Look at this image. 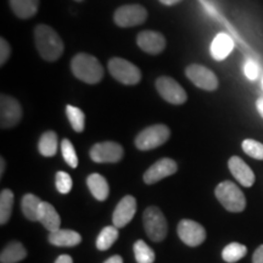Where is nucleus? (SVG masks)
Returning a JSON list of instances; mask_svg holds the SVG:
<instances>
[{"label": "nucleus", "mask_w": 263, "mask_h": 263, "mask_svg": "<svg viewBox=\"0 0 263 263\" xmlns=\"http://www.w3.org/2000/svg\"><path fill=\"white\" fill-rule=\"evenodd\" d=\"M34 42L39 55L47 61L59 60L64 52V42L50 26L38 25L34 29Z\"/></svg>", "instance_id": "nucleus-1"}, {"label": "nucleus", "mask_w": 263, "mask_h": 263, "mask_svg": "<svg viewBox=\"0 0 263 263\" xmlns=\"http://www.w3.org/2000/svg\"><path fill=\"white\" fill-rule=\"evenodd\" d=\"M10 55H11V47L4 38L0 39V64L5 65V62L9 60Z\"/></svg>", "instance_id": "nucleus-34"}, {"label": "nucleus", "mask_w": 263, "mask_h": 263, "mask_svg": "<svg viewBox=\"0 0 263 263\" xmlns=\"http://www.w3.org/2000/svg\"><path fill=\"white\" fill-rule=\"evenodd\" d=\"M186 77L196 85L197 88L203 90H216L218 88V78L210 68L202 65H190L185 70Z\"/></svg>", "instance_id": "nucleus-9"}, {"label": "nucleus", "mask_w": 263, "mask_h": 263, "mask_svg": "<svg viewBox=\"0 0 263 263\" xmlns=\"http://www.w3.org/2000/svg\"><path fill=\"white\" fill-rule=\"evenodd\" d=\"M216 197L222 206L229 212H241L246 207V199L244 193L236 184L230 180L219 183L215 190Z\"/></svg>", "instance_id": "nucleus-3"}, {"label": "nucleus", "mask_w": 263, "mask_h": 263, "mask_svg": "<svg viewBox=\"0 0 263 263\" xmlns=\"http://www.w3.org/2000/svg\"><path fill=\"white\" fill-rule=\"evenodd\" d=\"M134 256L138 263H154L155 261V254L154 250L150 248L143 240H138L134 244Z\"/></svg>", "instance_id": "nucleus-29"}, {"label": "nucleus", "mask_w": 263, "mask_h": 263, "mask_svg": "<svg viewBox=\"0 0 263 263\" xmlns=\"http://www.w3.org/2000/svg\"><path fill=\"white\" fill-rule=\"evenodd\" d=\"M123 147L115 141H103L90 149V159L98 163H115L122 160Z\"/></svg>", "instance_id": "nucleus-10"}, {"label": "nucleus", "mask_w": 263, "mask_h": 263, "mask_svg": "<svg viewBox=\"0 0 263 263\" xmlns=\"http://www.w3.org/2000/svg\"><path fill=\"white\" fill-rule=\"evenodd\" d=\"M43 201L38 196L33 194H26L22 197V212L25 217L29 221H39V213H41V207Z\"/></svg>", "instance_id": "nucleus-23"}, {"label": "nucleus", "mask_w": 263, "mask_h": 263, "mask_svg": "<svg viewBox=\"0 0 263 263\" xmlns=\"http://www.w3.org/2000/svg\"><path fill=\"white\" fill-rule=\"evenodd\" d=\"M55 184H57V189L61 194H68L72 189V179L70 174L66 172H58L57 178H55Z\"/></svg>", "instance_id": "nucleus-32"}, {"label": "nucleus", "mask_w": 263, "mask_h": 263, "mask_svg": "<svg viewBox=\"0 0 263 263\" xmlns=\"http://www.w3.org/2000/svg\"><path fill=\"white\" fill-rule=\"evenodd\" d=\"M71 71L80 81L88 84H97L103 80L104 68L93 55L81 52L71 61Z\"/></svg>", "instance_id": "nucleus-2"}, {"label": "nucleus", "mask_w": 263, "mask_h": 263, "mask_svg": "<svg viewBox=\"0 0 263 263\" xmlns=\"http://www.w3.org/2000/svg\"><path fill=\"white\" fill-rule=\"evenodd\" d=\"M171 137L170 128L164 124H154L141 130L136 138V146L139 150L146 151L156 149L166 143Z\"/></svg>", "instance_id": "nucleus-5"}, {"label": "nucleus", "mask_w": 263, "mask_h": 263, "mask_svg": "<svg viewBox=\"0 0 263 263\" xmlns=\"http://www.w3.org/2000/svg\"><path fill=\"white\" fill-rule=\"evenodd\" d=\"M144 228H145L146 235L149 236L150 240L159 242L167 236L168 233V224H167L166 218L163 213L156 206L147 207L144 211L143 216Z\"/></svg>", "instance_id": "nucleus-4"}, {"label": "nucleus", "mask_w": 263, "mask_h": 263, "mask_svg": "<svg viewBox=\"0 0 263 263\" xmlns=\"http://www.w3.org/2000/svg\"><path fill=\"white\" fill-rule=\"evenodd\" d=\"M104 263H123V259H122V257H121V256L115 255V256H112V257L106 259V261H105Z\"/></svg>", "instance_id": "nucleus-37"}, {"label": "nucleus", "mask_w": 263, "mask_h": 263, "mask_svg": "<svg viewBox=\"0 0 263 263\" xmlns=\"http://www.w3.org/2000/svg\"><path fill=\"white\" fill-rule=\"evenodd\" d=\"M228 167L234 178L241 185L250 188L255 183V173L249 167V164L239 156H232L228 161Z\"/></svg>", "instance_id": "nucleus-16"}, {"label": "nucleus", "mask_w": 263, "mask_h": 263, "mask_svg": "<svg viewBox=\"0 0 263 263\" xmlns=\"http://www.w3.org/2000/svg\"><path fill=\"white\" fill-rule=\"evenodd\" d=\"M82 236L80 233L70 229H59L49 234V242L60 248H73L81 244Z\"/></svg>", "instance_id": "nucleus-18"}, {"label": "nucleus", "mask_w": 263, "mask_h": 263, "mask_svg": "<svg viewBox=\"0 0 263 263\" xmlns=\"http://www.w3.org/2000/svg\"><path fill=\"white\" fill-rule=\"evenodd\" d=\"M39 153L45 157H51L57 154L58 151V136L55 132L49 130L45 132L41 137L38 143Z\"/></svg>", "instance_id": "nucleus-24"}, {"label": "nucleus", "mask_w": 263, "mask_h": 263, "mask_svg": "<svg viewBox=\"0 0 263 263\" xmlns=\"http://www.w3.org/2000/svg\"><path fill=\"white\" fill-rule=\"evenodd\" d=\"M76 2H82V0H76Z\"/></svg>", "instance_id": "nucleus-41"}, {"label": "nucleus", "mask_w": 263, "mask_h": 263, "mask_svg": "<svg viewBox=\"0 0 263 263\" xmlns=\"http://www.w3.org/2000/svg\"><path fill=\"white\" fill-rule=\"evenodd\" d=\"M0 163H2V166H0V176H3L4 174V170H5V161L4 159H0Z\"/></svg>", "instance_id": "nucleus-40"}, {"label": "nucleus", "mask_w": 263, "mask_h": 263, "mask_svg": "<svg viewBox=\"0 0 263 263\" xmlns=\"http://www.w3.org/2000/svg\"><path fill=\"white\" fill-rule=\"evenodd\" d=\"M108 71L115 80L126 85L138 84L141 80V72L136 65L126 59L112 58L108 61Z\"/></svg>", "instance_id": "nucleus-6"}, {"label": "nucleus", "mask_w": 263, "mask_h": 263, "mask_svg": "<svg viewBox=\"0 0 263 263\" xmlns=\"http://www.w3.org/2000/svg\"><path fill=\"white\" fill-rule=\"evenodd\" d=\"M118 238V230L115 226L105 227L97 239V248L101 251L108 250Z\"/></svg>", "instance_id": "nucleus-27"}, {"label": "nucleus", "mask_w": 263, "mask_h": 263, "mask_svg": "<svg viewBox=\"0 0 263 263\" xmlns=\"http://www.w3.org/2000/svg\"><path fill=\"white\" fill-rule=\"evenodd\" d=\"M137 44L141 50L151 55H157L166 48V39L155 31H143L138 34Z\"/></svg>", "instance_id": "nucleus-15"}, {"label": "nucleus", "mask_w": 263, "mask_h": 263, "mask_svg": "<svg viewBox=\"0 0 263 263\" xmlns=\"http://www.w3.org/2000/svg\"><path fill=\"white\" fill-rule=\"evenodd\" d=\"M262 85H263V81H262Z\"/></svg>", "instance_id": "nucleus-42"}, {"label": "nucleus", "mask_w": 263, "mask_h": 263, "mask_svg": "<svg viewBox=\"0 0 263 263\" xmlns=\"http://www.w3.org/2000/svg\"><path fill=\"white\" fill-rule=\"evenodd\" d=\"M137 212V201L132 195H126L118 202L112 215V222L116 228H123L134 218Z\"/></svg>", "instance_id": "nucleus-14"}, {"label": "nucleus", "mask_w": 263, "mask_h": 263, "mask_svg": "<svg viewBox=\"0 0 263 263\" xmlns=\"http://www.w3.org/2000/svg\"><path fill=\"white\" fill-rule=\"evenodd\" d=\"M55 263H73V261H72L71 256L61 255V256H59L57 261H55Z\"/></svg>", "instance_id": "nucleus-36"}, {"label": "nucleus", "mask_w": 263, "mask_h": 263, "mask_svg": "<svg viewBox=\"0 0 263 263\" xmlns=\"http://www.w3.org/2000/svg\"><path fill=\"white\" fill-rule=\"evenodd\" d=\"M14 206V194L11 190L4 189L0 194V224L4 226L9 221Z\"/></svg>", "instance_id": "nucleus-25"}, {"label": "nucleus", "mask_w": 263, "mask_h": 263, "mask_svg": "<svg viewBox=\"0 0 263 263\" xmlns=\"http://www.w3.org/2000/svg\"><path fill=\"white\" fill-rule=\"evenodd\" d=\"M39 222L44 226L45 229L52 233L55 230L60 229L61 219L60 216L55 207L49 202H43L41 207V213H39Z\"/></svg>", "instance_id": "nucleus-19"}, {"label": "nucleus", "mask_w": 263, "mask_h": 263, "mask_svg": "<svg viewBox=\"0 0 263 263\" xmlns=\"http://www.w3.org/2000/svg\"><path fill=\"white\" fill-rule=\"evenodd\" d=\"M244 72H245V76L249 78V80L255 81L256 78L258 77V72H259L257 62L251 60V59L246 60L245 66H244Z\"/></svg>", "instance_id": "nucleus-33"}, {"label": "nucleus", "mask_w": 263, "mask_h": 263, "mask_svg": "<svg viewBox=\"0 0 263 263\" xmlns=\"http://www.w3.org/2000/svg\"><path fill=\"white\" fill-rule=\"evenodd\" d=\"M178 236L184 244L195 248L205 241L206 230L200 223L192 219H183L178 224Z\"/></svg>", "instance_id": "nucleus-12"}, {"label": "nucleus", "mask_w": 263, "mask_h": 263, "mask_svg": "<svg viewBox=\"0 0 263 263\" xmlns=\"http://www.w3.org/2000/svg\"><path fill=\"white\" fill-rule=\"evenodd\" d=\"M22 118V107L15 98L2 95L0 98V126L2 128H12Z\"/></svg>", "instance_id": "nucleus-11"}, {"label": "nucleus", "mask_w": 263, "mask_h": 263, "mask_svg": "<svg viewBox=\"0 0 263 263\" xmlns=\"http://www.w3.org/2000/svg\"><path fill=\"white\" fill-rule=\"evenodd\" d=\"M246 155L256 160H263V144L254 139H245L241 144Z\"/></svg>", "instance_id": "nucleus-30"}, {"label": "nucleus", "mask_w": 263, "mask_h": 263, "mask_svg": "<svg viewBox=\"0 0 263 263\" xmlns=\"http://www.w3.org/2000/svg\"><path fill=\"white\" fill-rule=\"evenodd\" d=\"M177 170H178V166L176 161L164 157L149 167V170L144 173V182L151 185V184L160 182L161 179L172 176L177 172Z\"/></svg>", "instance_id": "nucleus-13"}, {"label": "nucleus", "mask_w": 263, "mask_h": 263, "mask_svg": "<svg viewBox=\"0 0 263 263\" xmlns=\"http://www.w3.org/2000/svg\"><path fill=\"white\" fill-rule=\"evenodd\" d=\"M234 49V42L232 37L227 33H218L211 43V51L212 58L217 61H222L228 57L230 52Z\"/></svg>", "instance_id": "nucleus-17"}, {"label": "nucleus", "mask_w": 263, "mask_h": 263, "mask_svg": "<svg viewBox=\"0 0 263 263\" xmlns=\"http://www.w3.org/2000/svg\"><path fill=\"white\" fill-rule=\"evenodd\" d=\"M66 115H67L68 121H70L71 126L77 133L84 130L85 128V115L81 108L72 106V105H67L66 107Z\"/></svg>", "instance_id": "nucleus-28"}, {"label": "nucleus", "mask_w": 263, "mask_h": 263, "mask_svg": "<svg viewBox=\"0 0 263 263\" xmlns=\"http://www.w3.org/2000/svg\"><path fill=\"white\" fill-rule=\"evenodd\" d=\"M160 2L162 3V4H164V5H168V6H171V5H176V4H178V3L182 2V0H160Z\"/></svg>", "instance_id": "nucleus-39"}, {"label": "nucleus", "mask_w": 263, "mask_h": 263, "mask_svg": "<svg viewBox=\"0 0 263 263\" xmlns=\"http://www.w3.org/2000/svg\"><path fill=\"white\" fill-rule=\"evenodd\" d=\"M155 87L161 97L167 103L172 105H182L188 99L186 91L183 89V87H180L178 82H176L168 76H162V77L157 78Z\"/></svg>", "instance_id": "nucleus-8"}, {"label": "nucleus", "mask_w": 263, "mask_h": 263, "mask_svg": "<svg viewBox=\"0 0 263 263\" xmlns=\"http://www.w3.org/2000/svg\"><path fill=\"white\" fill-rule=\"evenodd\" d=\"M87 184L88 188H89L90 193L93 194L95 199L99 200V201H104V200L107 199L108 193H110V188H108L106 179H105L101 174H90L87 178Z\"/></svg>", "instance_id": "nucleus-20"}, {"label": "nucleus", "mask_w": 263, "mask_h": 263, "mask_svg": "<svg viewBox=\"0 0 263 263\" xmlns=\"http://www.w3.org/2000/svg\"><path fill=\"white\" fill-rule=\"evenodd\" d=\"M248 254V248L240 242H230L223 249L222 258L227 263H235Z\"/></svg>", "instance_id": "nucleus-26"}, {"label": "nucleus", "mask_w": 263, "mask_h": 263, "mask_svg": "<svg viewBox=\"0 0 263 263\" xmlns=\"http://www.w3.org/2000/svg\"><path fill=\"white\" fill-rule=\"evenodd\" d=\"M147 11L144 6L129 4L120 6L114 15V21L118 27L128 28L139 26L146 21Z\"/></svg>", "instance_id": "nucleus-7"}, {"label": "nucleus", "mask_w": 263, "mask_h": 263, "mask_svg": "<svg viewBox=\"0 0 263 263\" xmlns=\"http://www.w3.org/2000/svg\"><path fill=\"white\" fill-rule=\"evenodd\" d=\"M27 257V251L25 246L18 241H12L6 246L0 255L2 263H17Z\"/></svg>", "instance_id": "nucleus-22"}, {"label": "nucleus", "mask_w": 263, "mask_h": 263, "mask_svg": "<svg viewBox=\"0 0 263 263\" xmlns=\"http://www.w3.org/2000/svg\"><path fill=\"white\" fill-rule=\"evenodd\" d=\"M256 107H257V111L259 115L263 117V98H259L257 101H256Z\"/></svg>", "instance_id": "nucleus-38"}, {"label": "nucleus", "mask_w": 263, "mask_h": 263, "mask_svg": "<svg viewBox=\"0 0 263 263\" xmlns=\"http://www.w3.org/2000/svg\"><path fill=\"white\" fill-rule=\"evenodd\" d=\"M61 153H62V156H64V160L66 161V163H67L70 167H72V168H77L78 166L77 154H76L73 144H72L68 139L62 140Z\"/></svg>", "instance_id": "nucleus-31"}, {"label": "nucleus", "mask_w": 263, "mask_h": 263, "mask_svg": "<svg viewBox=\"0 0 263 263\" xmlns=\"http://www.w3.org/2000/svg\"><path fill=\"white\" fill-rule=\"evenodd\" d=\"M14 14L20 18H31L38 11L39 0H10Z\"/></svg>", "instance_id": "nucleus-21"}, {"label": "nucleus", "mask_w": 263, "mask_h": 263, "mask_svg": "<svg viewBox=\"0 0 263 263\" xmlns=\"http://www.w3.org/2000/svg\"><path fill=\"white\" fill-rule=\"evenodd\" d=\"M252 263H263V245L256 249L252 256Z\"/></svg>", "instance_id": "nucleus-35"}]
</instances>
